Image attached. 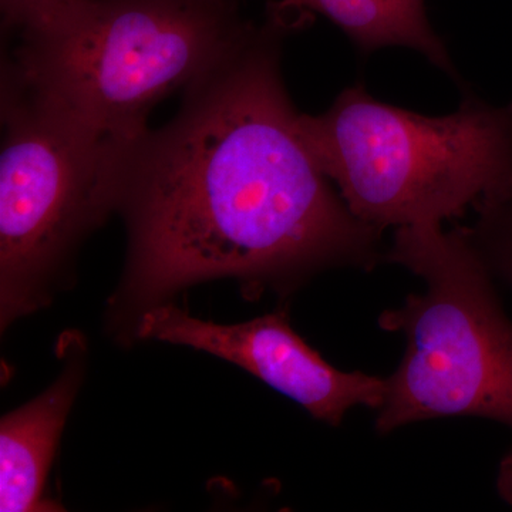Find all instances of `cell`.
<instances>
[{
    "mask_svg": "<svg viewBox=\"0 0 512 512\" xmlns=\"http://www.w3.org/2000/svg\"><path fill=\"white\" fill-rule=\"evenodd\" d=\"M2 326L47 302V288L90 231L117 210L128 147L90 136L0 89Z\"/></svg>",
    "mask_w": 512,
    "mask_h": 512,
    "instance_id": "5b68a950",
    "label": "cell"
},
{
    "mask_svg": "<svg viewBox=\"0 0 512 512\" xmlns=\"http://www.w3.org/2000/svg\"><path fill=\"white\" fill-rule=\"evenodd\" d=\"M305 12L279 2L227 59L184 90L170 123L124 154L128 261L119 308L235 278L291 288L323 269L373 268L380 234L356 218L303 136L282 43Z\"/></svg>",
    "mask_w": 512,
    "mask_h": 512,
    "instance_id": "6da1fadb",
    "label": "cell"
},
{
    "mask_svg": "<svg viewBox=\"0 0 512 512\" xmlns=\"http://www.w3.org/2000/svg\"><path fill=\"white\" fill-rule=\"evenodd\" d=\"M384 261L420 276L426 291L382 313L406 353L377 409L380 434L416 421L483 417L512 429V322L466 227L396 229Z\"/></svg>",
    "mask_w": 512,
    "mask_h": 512,
    "instance_id": "277c9868",
    "label": "cell"
},
{
    "mask_svg": "<svg viewBox=\"0 0 512 512\" xmlns=\"http://www.w3.org/2000/svg\"><path fill=\"white\" fill-rule=\"evenodd\" d=\"M136 330L141 339L188 346L228 360L332 426H339L353 407L379 409L386 394V379L330 366L293 330L284 311L238 325H218L160 303L141 313Z\"/></svg>",
    "mask_w": 512,
    "mask_h": 512,
    "instance_id": "8992f818",
    "label": "cell"
},
{
    "mask_svg": "<svg viewBox=\"0 0 512 512\" xmlns=\"http://www.w3.org/2000/svg\"><path fill=\"white\" fill-rule=\"evenodd\" d=\"M64 0H0L3 33L12 32L37 13Z\"/></svg>",
    "mask_w": 512,
    "mask_h": 512,
    "instance_id": "9c48e42d",
    "label": "cell"
},
{
    "mask_svg": "<svg viewBox=\"0 0 512 512\" xmlns=\"http://www.w3.org/2000/svg\"><path fill=\"white\" fill-rule=\"evenodd\" d=\"M82 373L80 356L70 357L45 393L0 421V511L59 510L43 491Z\"/></svg>",
    "mask_w": 512,
    "mask_h": 512,
    "instance_id": "52a82bcc",
    "label": "cell"
},
{
    "mask_svg": "<svg viewBox=\"0 0 512 512\" xmlns=\"http://www.w3.org/2000/svg\"><path fill=\"white\" fill-rule=\"evenodd\" d=\"M477 215L468 232L490 271L512 285V197L485 205Z\"/></svg>",
    "mask_w": 512,
    "mask_h": 512,
    "instance_id": "ba28073f",
    "label": "cell"
},
{
    "mask_svg": "<svg viewBox=\"0 0 512 512\" xmlns=\"http://www.w3.org/2000/svg\"><path fill=\"white\" fill-rule=\"evenodd\" d=\"M258 23L235 0H64L6 33L0 89L130 147L165 97L214 69Z\"/></svg>",
    "mask_w": 512,
    "mask_h": 512,
    "instance_id": "7a4b0ae2",
    "label": "cell"
},
{
    "mask_svg": "<svg viewBox=\"0 0 512 512\" xmlns=\"http://www.w3.org/2000/svg\"><path fill=\"white\" fill-rule=\"evenodd\" d=\"M316 160L360 221L441 225L512 197V101L467 94L454 113L426 116L348 87L319 116L301 114Z\"/></svg>",
    "mask_w": 512,
    "mask_h": 512,
    "instance_id": "3957f363",
    "label": "cell"
}]
</instances>
